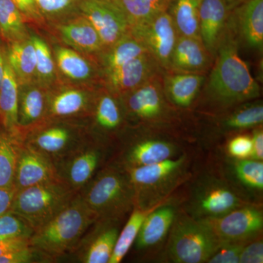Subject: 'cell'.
<instances>
[{"instance_id":"cell-1","label":"cell","mask_w":263,"mask_h":263,"mask_svg":"<svg viewBox=\"0 0 263 263\" xmlns=\"http://www.w3.org/2000/svg\"><path fill=\"white\" fill-rule=\"evenodd\" d=\"M214 59L205 89L208 101L227 108L259 98L260 88L238 53V37L230 16Z\"/></svg>"},{"instance_id":"cell-2","label":"cell","mask_w":263,"mask_h":263,"mask_svg":"<svg viewBox=\"0 0 263 263\" xmlns=\"http://www.w3.org/2000/svg\"><path fill=\"white\" fill-rule=\"evenodd\" d=\"M96 221L79 193L68 206L34 232L31 247L45 260L73 253Z\"/></svg>"},{"instance_id":"cell-3","label":"cell","mask_w":263,"mask_h":263,"mask_svg":"<svg viewBox=\"0 0 263 263\" xmlns=\"http://www.w3.org/2000/svg\"><path fill=\"white\" fill-rule=\"evenodd\" d=\"M79 193L97 221H119L135 206L134 189L124 167L100 170Z\"/></svg>"},{"instance_id":"cell-4","label":"cell","mask_w":263,"mask_h":263,"mask_svg":"<svg viewBox=\"0 0 263 263\" xmlns=\"http://www.w3.org/2000/svg\"><path fill=\"white\" fill-rule=\"evenodd\" d=\"M78 194L61 179L41 183L16 191L10 211L36 231L68 206Z\"/></svg>"},{"instance_id":"cell-5","label":"cell","mask_w":263,"mask_h":263,"mask_svg":"<svg viewBox=\"0 0 263 263\" xmlns=\"http://www.w3.org/2000/svg\"><path fill=\"white\" fill-rule=\"evenodd\" d=\"M169 233L167 254L174 262H207L221 245L201 220L186 214H176Z\"/></svg>"},{"instance_id":"cell-6","label":"cell","mask_w":263,"mask_h":263,"mask_svg":"<svg viewBox=\"0 0 263 263\" xmlns=\"http://www.w3.org/2000/svg\"><path fill=\"white\" fill-rule=\"evenodd\" d=\"M185 162L182 156L148 165L124 167L134 189L135 206L148 209L162 203V195L179 179Z\"/></svg>"},{"instance_id":"cell-7","label":"cell","mask_w":263,"mask_h":263,"mask_svg":"<svg viewBox=\"0 0 263 263\" xmlns=\"http://www.w3.org/2000/svg\"><path fill=\"white\" fill-rule=\"evenodd\" d=\"M222 243H247L262 233L263 214L258 208L245 205L224 215L200 219Z\"/></svg>"},{"instance_id":"cell-8","label":"cell","mask_w":263,"mask_h":263,"mask_svg":"<svg viewBox=\"0 0 263 263\" xmlns=\"http://www.w3.org/2000/svg\"><path fill=\"white\" fill-rule=\"evenodd\" d=\"M87 140L81 146L54 162L60 179L79 193L89 183L103 164L105 148Z\"/></svg>"},{"instance_id":"cell-9","label":"cell","mask_w":263,"mask_h":263,"mask_svg":"<svg viewBox=\"0 0 263 263\" xmlns=\"http://www.w3.org/2000/svg\"><path fill=\"white\" fill-rule=\"evenodd\" d=\"M129 32L146 46L164 72L170 70L179 35L167 11L156 15L146 23L131 27Z\"/></svg>"},{"instance_id":"cell-10","label":"cell","mask_w":263,"mask_h":263,"mask_svg":"<svg viewBox=\"0 0 263 263\" xmlns=\"http://www.w3.org/2000/svg\"><path fill=\"white\" fill-rule=\"evenodd\" d=\"M78 7L96 29L104 49L111 47L129 32L127 18L110 0H80Z\"/></svg>"},{"instance_id":"cell-11","label":"cell","mask_w":263,"mask_h":263,"mask_svg":"<svg viewBox=\"0 0 263 263\" xmlns=\"http://www.w3.org/2000/svg\"><path fill=\"white\" fill-rule=\"evenodd\" d=\"M87 141L70 128L48 125L46 120L26 135L24 143L48 156L53 164L68 155Z\"/></svg>"},{"instance_id":"cell-12","label":"cell","mask_w":263,"mask_h":263,"mask_svg":"<svg viewBox=\"0 0 263 263\" xmlns=\"http://www.w3.org/2000/svg\"><path fill=\"white\" fill-rule=\"evenodd\" d=\"M247 205L224 183L212 181L198 189L190 202V212L197 219L218 217Z\"/></svg>"},{"instance_id":"cell-13","label":"cell","mask_w":263,"mask_h":263,"mask_svg":"<svg viewBox=\"0 0 263 263\" xmlns=\"http://www.w3.org/2000/svg\"><path fill=\"white\" fill-rule=\"evenodd\" d=\"M164 72L152 53H147L105 73L110 91L126 95L154 76Z\"/></svg>"},{"instance_id":"cell-14","label":"cell","mask_w":263,"mask_h":263,"mask_svg":"<svg viewBox=\"0 0 263 263\" xmlns=\"http://www.w3.org/2000/svg\"><path fill=\"white\" fill-rule=\"evenodd\" d=\"M126 95L128 111L139 120H158L167 111L162 73L154 76Z\"/></svg>"},{"instance_id":"cell-15","label":"cell","mask_w":263,"mask_h":263,"mask_svg":"<svg viewBox=\"0 0 263 263\" xmlns=\"http://www.w3.org/2000/svg\"><path fill=\"white\" fill-rule=\"evenodd\" d=\"M60 179L53 161L24 143L19 155L14 181L16 191L41 183Z\"/></svg>"},{"instance_id":"cell-16","label":"cell","mask_w":263,"mask_h":263,"mask_svg":"<svg viewBox=\"0 0 263 263\" xmlns=\"http://www.w3.org/2000/svg\"><path fill=\"white\" fill-rule=\"evenodd\" d=\"M119 221H97L91 233L88 231L77 250L84 263H108L119 234Z\"/></svg>"},{"instance_id":"cell-17","label":"cell","mask_w":263,"mask_h":263,"mask_svg":"<svg viewBox=\"0 0 263 263\" xmlns=\"http://www.w3.org/2000/svg\"><path fill=\"white\" fill-rule=\"evenodd\" d=\"M237 35L249 47L262 51L263 0H249L230 12Z\"/></svg>"},{"instance_id":"cell-18","label":"cell","mask_w":263,"mask_h":263,"mask_svg":"<svg viewBox=\"0 0 263 263\" xmlns=\"http://www.w3.org/2000/svg\"><path fill=\"white\" fill-rule=\"evenodd\" d=\"M213 60L214 57L208 51L200 38L179 36L171 57L169 71L203 75L212 65Z\"/></svg>"},{"instance_id":"cell-19","label":"cell","mask_w":263,"mask_h":263,"mask_svg":"<svg viewBox=\"0 0 263 263\" xmlns=\"http://www.w3.org/2000/svg\"><path fill=\"white\" fill-rule=\"evenodd\" d=\"M224 0H202L199 12V29L202 43L215 57L219 41L229 16Z\"/></svg>"},{"instance_id":"cell-20","label":"cell","mask_w":263,"mask_h":263,"mask_svg":"<svg viewBox=\"0 0 263 263\" xmlns=\"http://www.w3.org/2000/svg\"><path fill=\"white\" fill-rule=\"evenodd\" d=\"M174 208L160 205L150 213L143 221L135 240L136 248L144 250L160 245L167 236L176 217Z\"/></svg>"},{"instance_id":"cell-21","label":"cell","mask_w":263,"mask_h":263,"mask_svg":"<svg viewBox=\"0 0 263 263\" xmlns=\"http://www.w3.org/2000/svg\"><path fill=\"white\" fill-rule=\"evenodd\" d=\"M163 76L164 95L174 105L188 108L193 104L205 81L202 74L165 72Z\"/></svg>"},{"instance_id":"cell-22","label":"cell","mask_w":263,"mask_h":263,"mask_svg":"<svg viewBox=\"0 0 263 263\" xmlns=\"http://www.w3.org/2000/svg\"><path fill=\"white\" fill-rule=\"evenodd\" d=\"M177 148L171 142L148 138L132 146L124 155V167L148 165L174 158Z\"/></svg>"},{"instance_id":"cell-23","label":"cell","mask_w":263,"mask_h":263,"mask_svg":"<svg viewBox=\"0 0 263 263\" xmlns=\"http://www.w3.org/2000/svg\"><path fill=\"white\" fill-rule=\"evenodd\" d=\"M28 86L19 95L18 127L19 133L25 138L33 128L46 119L47 100L43 90L37 86Z\"/></svg>"},{"instance_id":"cell-24","label":"cell","mask_w":263,"mask_h":263,"mask_svg":"<svg viewBox=\"0 0 263 263\" xmlns=\"http://www.w3.org/2000/svg\"><path fill=\"white\" fill-rule=\"evenodd\" d=\"M24 143L18 129L0 127V188H14L15 171Z\"/></svg>"},{"instance_id":"cell-25","label":"cell","mask_w":263,"mask_h":263,"mask_svg":"<svg viewBox=\"0 0 263 263\" xmlns=\"http://www.w3.org/2000/svg\"><path fill=\"white\" fill-rule=\"evenodd\" d=\"M60 32L65 43L79 51L96 53L104 50L96 29L83 15L62 25Z\"/></svg>"},{"instance_id":"cell-26","label":"cell","mask_w":263,"mask_h":263,"mask_svg":"<svg viewBox=\"0 0 263 263\" xmlns=\"http://www.w3.org/2000/svg\"><path fill=\"white\" fill-rule=\"evenodd\" d=\"M19 84L6 58L5 72L0 88V125L6 130L18 127Z\"/></svg>"},{"instance_id":"cell-27","label":"cell","mask_w":263,"mask_h":263,"mask_svg":"<svg viewBox=\"0 0 263 263\" xmlns=\"http://www.w3.org/2000/svg\"><path fill=\"white\" fill-rule=\"evenodd\" d=\"M6 60L21 86H29L37 76L35 50L32 39L11 43Z\"/></svg>"},{"instance_id":"cell-28","label":"cell","mask_w":263,"mask_h":263,"mask_svg":"<svg viewBox=\"0 0 263 263\" xmlns=\"http://www.w3.org/2000/svg\"><path fill=\"white\" fill-rule=\"evenodd\" d=\"M90 105L91 100L87 93L78 89L65 90L50 100L46 119H62L80 115L86 113L90 109Z\"/></svg>"},{"instance_id":"cell-29","label":"cell","mask_w":263,"mask_h":263,"mask_svg":"<svg viewBox=\"0 0 263 263\" xmlns=\"http://www.w3.org/2000/svg\"><path fill=\"white\" fill-rule=\"evenodd\" d=\"M202 0H171L167 13L179 36L200 38L199 12ZM201 39V38H200Z\"/></svg>"},{"instance_id":"cell-30","label":"cell","mask_w":263,"mask_h":263,"mask_svg":"<svg viewBox=\"0 0 263 263\" xmlns=\"http://www.w3.org/2000/svg\"><path fill=\"white\" fill-rule=\"evenodd\" d=\"M122 10L131 27L146 23L167 11L171 0H110Z\"/></svg>"},{"instance_id":"cell-31","label":"cell","mask_w":263,"mask_h":263,"mask_svg":"<svg viewBox=\"0 0 263 263\" xmlns=\"http://www.w3.org/2000/svg\"><path fill=\"white\" fill-rule=\"evenodd\" d=\"M162 203L157 204L148 209L134 207L129 219L122 231L119 232L117 243L114 247L113 254L108 263H119L129 252L132 246L135 243L143 221L151 212H153Z\"/></svg>"},{"instance_id":"cell-32","label":"cell","mask_w":263,"mask_h":263,"mask_svg":"<svg viewBox=\"0 0 263 263\" xmlns=\"http://www.w3.org/2000/svg\"><path fill=\"white\" fill-rule=\"evenodd\" d=\"M150 53L146 46L130 32L108 48L104 59L105 72L115 70L137 57Z\"/></svg>"},{"instance_id":"cell-33","label":"cell","mask_w":263,"mask_h":263,"mask_svg":"<svg viewBox=\"0 0 263 263\" xmlns=\"http://www.w3.org/2000/svg\"><path fill=\"white\" fill-rule=\"evenodd\" d=\"M0 32L10 43L24 41V16L12 0H0Z\"/></svg>"},{"instance_id":"cell-34","label":"cell","mask_w":263,"mask_h":263,"mask_svg":"<svg viewBox=\"0 0 263 263\" xmlns=\"http://www.w3.org/2000/svg\"><path fill=\"white\" fill-rule=\"evenodd\" d=\"M56 60L62 73L72 80H87L92 73L89 62L73 50L57 48Z\"/></svg>"},{"instance_id":"cell-35","label":"cell","mask_w":263,"mask_h":263,"mask_svg":"<svg viewBox=\"0 0 263 263\" xmlns=\"http://www.w3.org/2000/svg\"><path fill=\"white\" fill-rule=\"evenodd\" d=\"M262 104H247L230 114L222 122V127L228 130H240L255 127L262 124Z\"/></svg>"},{"instance_id":"cell-36","label":"cell","mask_w":263,"mask_h":263,"mask_svg":"<svg viewBox=\"0 0 263 263\" xmlns=\"http://www.w3.org/2000/svg\"><path fill=\"white\" fill-rule=\"evenodd\" d=\"M95 122L103 130H116L122 124V117L117 100L109 95L99 98L95 109Z\"/></svg>"},{"instance_id":"cell-37","label":"cell","mask_w":263,"mask_h":263,"mask_svg":"<svg viewBox=\"0 0 263 263\" xmlns=\"http://www.w3.org/2000/svg\"><path fill=\"white\" fill-rule=\"evenodd\" d=\"M234 171L237 179L242 184L252 190L262 191V161L251 158L237 160L234 164Z\"/></svg>"},{"instance_id":"cell-38","label":"cell","mask_w":263,"mask_h":263,"mask_svg":"<svg viewBox=\"0 0 263 263\" xmlns=\"http://www.w3.org/2000/svg\"><path fill=\"white\" fill-rule=\"evenodd\" d=\"M34 228L28 221L10 211L0 216V240L15 238H32Z\"/></svg>"},{"instance_id":"cell-39","label":"cell","mask_w":263,"mask_h":263,"mask_svg":"<svg viewBox=\"0 0 263 263\" xmlns=\"http://www.w3.org/2000/svg\"><path fill=\"white\" fill-rule=\"evenodd\" d=\"M36 54V72L40 80L49 82L53 79L55 65L51 51L46 43L37 37L31 38Z\"/></svg>"},{"instance_id":"cell-40","label":"cell","mask_w":263,"mask_h":263,"mask_svg":"<svg viewBox=\"0 0 263 263\" xmlns=\"http://www.w3.org/2000/svg\"><path fill=\"white\" fill-rule=\"evenodd\" d=\"M247 243H222L209 259V263H239L240 255Z\"/></svg>"},{"instance_id":"cell-41","label":"cell","mask_w":263,"mask_h":263,"mask_svg":"<svg viewBox=\"0 0 263 263\" xmlns=\"http://www.w3.org/2000/svg\"><path fill=\"white\" fill-rule=\"evenodd\" d=\"M228 152L237 160L251 158L252 152V137L240 135L230 140L228 144Z\"/></svg>"},{"instance_id":"cell-42","label":"cell","mask_w":263,"mask_h":263,"mask_svg":"<svg viewBox=\"0 0 263 263\" xmlns=\"http://www.w3.org/2000/svg\"><path fill=\"white\" fill-rule=\"evenodd\" d=\"M80 0H34L41 13L55 15L79 4Z\"/></svg>"},{"instance_id":"cell-43","label":"cell","mask_w":263,"mask_h":263,"mask_svg":"<svg viewBox=\"0 0 263 263\" xmlns=\"http://www.w3.org/2000/svg\"><path fill=\"white\" fill-rule=\"evenodd\" d=\"M42 260V257L32 247L21 249L12 253L0 256V263H27Z\"/></svg>"},{"instance_id":"cell-44","label":"cell","mask_w":263,"mask_h":263,"mask_svg":"<svg viewBox=\"0 0 263 263\" xmlns=\"http://www.w3.org/2000/svg\"><path fill=\"white\" fill-rule=\"evenodd\" d=\"M240 263H262L263 243L260 240H253L245 245L240 255Z\"/></svg>"},{"instance_id":"cell-45","label":"cell","mask_w":263,"mask_h":263,"mask_svg":"<svg viewBox=\"0 0 263 263\" xmlns=\"http://www.w3.org/2000/svg\"><path fill=\"white\" fill-rule=\"evenodd\" d=\"M31 247L30 239L25 238H9L0 241V256Z\"/></svg>"},{"instance_id":"cell-46","label":"cell","mask_w":263,"mask_h":263,"mask_svg":"<svg viewBox=\"0 0 263 263\" xmlns=\"http://www.w3.org/2000/svg\"><path fill=\"white\" fill-rule=\"evenodd\" d=\"M12 1L16 5L23 16L36 21L41 20L42 18L41 11L38 9L34 0H12Z\"/></svg>"},{"instance_id":"cell-47","label":"cell","mask_w":263,"mask_h":263,"mask_svg":"<svg viewBox=\"0 0 263 263\" xmlns=\"http://www.w3.org/2000/svg\"><path fill=\"white\" fill-rule=\"evenodd\" d=\"M16 190L0 188V216L11 210Z\"/></svg>"},{"instance_id":"cell-48","label":"cell","mask_w":263,"mask_h":263,"mask_svg":"<svg viewBox=\"0 0 263 263\" xmlns=\"http://www.w3.org/2000/svg\"><path fill=\"white\" fill-rule=\"evenodd\" d=\"M252 152L251 159L262 161L263 160V132L260 128L254 131L252 137Z\"/></svg>"},{"instance_id":"cell-49","label":"cell","mask_w":263,"mask_h":263,"mask_svg":"<svg viewBox=\"0 0 263 263\" xmlns=\"http://www.w3.org/2000/svg\"><path fill=\"white\" fill-rule=\"evenodd\" d=\"M224 1H226L227 8H228L230 13V11L234 10L237 7L247 3L249 0H224Z\"/></svg>"},{"instance_id":"cell-50","label":"cell","mask_w":263,"mask_h":263,"mask_svg":"<svg viewBox=\"0 0 263 263\" xmlns=\"http://www.w3.org/2000/svg\"><path fill=\"white\" fill-rule=\"evenodd\" d=\"M5 60V59L3 57V53H2L1 49H0V88H1L3 76H4Z\"/></svg>"},{"instance_id":"cell-51","label":"cell","mask_w":263,"mask_h":263,"mask_svg":"<svg viewBox=\"0 0 263 263\" xmlns=\"http://www.w3.org/2000/svg\"><path fill=\"white\" fill-rule=\"evenodd\" d=\"M2 240H0V241H1Z\"/></svg>"}]
</instances>
